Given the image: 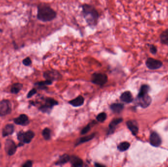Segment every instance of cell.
<instances>
[{
	"label": "cell",
	"mask_w": 168,
	"mask_h": 167,
	"mask_svg": "<svg viewBox=\"0 0 168 167\" xmlns=\"http://www.w3.org/2000/svg\"><path fill=\"white\" fill-rule=\"evenodd\" d=\"M82 8L84 18L87 23L90 26H96L99 17L98 12L96 9L91 5L87 4L83 5Z\"/></svg>",
	"instance_id": "obj_1"
},
{
	"label": "cell",
	"mask_w": 168,
	"mask_h": 167,
	"mask_svg": "<svg viewBox=\"0 0 168 167\" xmlns=\"http://www.w3.org/2000/svg\"><path fill=\"white\" fill-rule=\"evenodd\" d=\"M56 12L46 4H40L37 7V18L40 21L46 22L52 21L56 17Z\"/></svg>",
	"instance_id": "obj_2"
},
{
	"label": "cell",
	"mask_w": 168,
	"mask_h": 167,
	"mask_svg": "<svg viewBox=\"0 0 168 167\" xmlns=\"http://www.w3.org/2000/svg\"><path fill=\"white\" fill-rule=\"evenodd\" d=\"M34 136H35V133L31 130H29L26 132H19L17 134L18 140L20 141L19 146H23L25 143L29 144L30 143Z\"/></svg>",
	"instance_id": "obj_3"
},
{
	"label": "cell",
	"mask_w": 168,
	"mask_h": 167,
	"mask_svg": "<svg viewBox=\"0 0 168 167\" xmlns=\"http://www.w3.org/2000/svg\"><path fill=\"white\" fill-rule=\"evenodd\" d=\"M12 104L8 100L0 101V116H5L11 113Z\"/></svg>",
	"instance_id": "obj_4"
},
{
	"label": "cell",
	"mask_w": 168,
	"mask_h": 167,
	"mask_svg": "<svg viewBox=\"0 0 168 167\" xmlns=\"http://www.w3.org/2000/svg\"><path fill=\"white\" fill-rule=\"evenodd\" d=\"M108 81V77L105 74L102 73H95L92 76V81L94 84L103 86Z\"/></svg>",
	"instance_id": "obj_5"
},
{
	"label": "cell",
	"mask_w": 168,
	"mask_h": 167,
	"mask_svg": "<svg viewBox=\"0 0 168 167\" xmlns=\"http://www.w3.org/2000/svg\"><path fill=\"white\" fill-rule=\"evenodd\" d=\"M146 67L151 70H156L161 68L163 65V62L160 60L149 58L146 61Z\"/></svg>",
	"instance_id": "obj_6"
},
{
	"label": "cell",
	"mask_w": 168,
	"mask_h": 167,
	"mask_svg": "<svg viewBox=\"0 0 168 167\" xmlns=\"http://www.w3.org/2000/svg\"><path fill=\"white\" fill-rule=\"evenodd\" d=\"M17 146L13 141L7 139L5 143V150L8 155H13L17 150Z\"/></svg>",
	"instance_id": "obj_7"
},
{
	"label": "cell",
	"mask_w": 168,
	"mask_h": 167,
	"mask_svg": "<svg viewBox=\"0 0 168 167\" xmlns=\"http://www.w3.org/2000/svg\"><path fill=\"white\" fill-rule=\"evenodd\" d=\"M58 104V102L51 98H47L46 100L45 104L40 108V110L42 112H46L49 109H52L55 105Z\"/></svg>",
	"instance_id": "obj_8"
},
{
	"label": "cell",
	"mask_w": 168,
	"mask_h": 167,
	"mask_svg": "<svg viewBox=\"0 0 168 167\" xmlns=\"http://www.w3.org/2000/svg\"><path fill=\"white\" fill-rule=\"evenodd\" d=\"M138 104L143 107L146 108L150 105L151 102V99L148 95H146L145 96L141 97H138Z\"/></svg>",
	"instance_id": "obj_9"
},
{
	"label": "cell",
	"mask_w": 168,
	"mask_h": 167,
	"mask_svg": "<svg viewBox=\"0 0 168 167\" xmlns=\"http://www.w3.org/2000/svg\"><path fill=\"white\" fill-rule=\"evenodd\" d=\"M150 141L151 145L154 146H159L161 144V139L157 133L153 132L151 134L150 137Z\"/></svg>",
	"instance_id": "obj_10"
},
{
	"label": "cell",
	"mask_w": 168,
	"mask_h": 167,
	"mask_svg": "<svg viewBox=\"0 0 168 167\" xmlns=\"http://www.w3.org/2000/svg\"><path fill=\"white\" fill-rule=\"evenodd\" d=\"M14 122L18 125L25 126L29 124V118L25 114H21L18 117L14 119Z\"/></svg>",
	"instance_id": "obj_11"
},
{
	"label": "cell",
	"mask_w": 168,
	"mask_h": 167,
	"mask_svg": "<svg viewBox=\"0 0 168 167\" xmlns=\"http://www.w3.org/2000/svg\"><path fill=\"white\" fill-rule=\"evenodd\" d=\"M127 124L128 128L131 131L132 134L134 135H137L139 130L137 122L135 121H128L127 123Z\"/></svg>",
	"instance_id": "obj_12"
},
{
	"label": "cell",
	"mask_w": 168,
	"mask_h": 167,
	"mask_svg": "<svg viewBox=\"0 0 168 167\" xmlns=\"http://www.w3.org/2000/svg\"><path fill=\"white\" fill-rule=\"evenodd\" d=\"M160 43L168 46V28L164 30L159 35Z\"/></svg>",
	"instance_id": "obj_13"
},
{
	"label": "cell",
	"mask_w": 168,
	"mask_h": 167,
	"mask_svg": "<svg viewBox=\"0 0 168 167\" xmlns=\"http://www.w3.org/2000/svg\"><path fill=\"white\" fill-rule=\"evenodd\" d=\"M14 131V127L13 124H7L5 126L2 130V135L3 137L12 135Z\"/></svg>",
	"instance_id": "obj_14"
},
{
	"label": "cell",
	"mask_w": 168,
	"mask_h": 167,
	"mask_svg": "<svg viewBox=\"0 0 168 167\" xmlns=\"http://www.w3.org/2000/svg\"><path fill=\"white\" fill-rule=\"evenodd\" d=\"M121 99L122 101L126 103H131L133 101V98L132 94L129 91H126L122 94L121 96Z\"/></svg>",
	"instance_id": "obj_15"
},
{
	"label": "cell",
	"mask_w": 168,
	"mask_h": 167,
	"mask_svg": "<svg viewBox=\"0 0 168 167\" xmlns=\"http://www.w3.org/2000/svg\"><path fill=\"white\" fill-rule=\"evenodd\" d=\"M70 160L73 167H80L83 165V162L82 159L75 156H72L70 157Z\"/></svg>",
	"instance_id": "obj_16"
},
{
	"label": "cell",
	"mask_w": 168,
	"mask_h": 167,
	"mask_svg": "<svg viewBox=\"0 0 168 167\" xmlns=\"http://www.w3.org/2000/svg\"><path fill=\"white\" fill-rule=\"evenodd\" d=\"M84 102V99L82 96H79L75 99L72 100L69 102L71 105L74 107H78L83 105Z\"/></svg>",
	"instance_id": "obj_17"
},
{
	"label": "cell",
	"mask_w": 168,
	"mask_h": 167,
	"mask_svg": "<svg viewBox=\"0 0 168 167\" xmlns=\"http://www.w3.org/2000/svg\"><path fill=\"white\" fill-rule=\"evenodd\" d=\"M124 105L122 104H114L111 105V109L113 112L119 113L123 110Z\"/></svg>",
	"instance_id": "obj_18"
},
{
	"label": "cell",
	"mask_w": 168,
	"mask_h": 167,
	"mask_svg": "<svg viewBox=\"0 0 168 167\" xmlns=\"http://www.w3.org/2000/svg\"><path fill=\"white\" fill-rule=\"evenodd\" d=\"M23 87V85L21 83H16L13 84L11 88V92L12 93L17 94L18 93Z\"/></svg>",
	"instance_id": "obj_19"
},
{
	"label": "cell",
	"mask_w": 168,
	"mask_h": 167,
	"mask_svg": "<svg viewBox=\"0 0 168 167\" xmlns=\"http://www.w3.org/2000/svg\"><path fill=\"white\" fill-rule=\"evenodd\" d=\"M122 120H123V119H122V118H117V119H115L113 120L109 124L110 132H113L116 126H118L119 123H121Z\"/></svg>",
	"instance_id": "obj_20"
},
{
	"label": "cell",
	"mask_w": 168,
	"mask_h": 167,
	"mask_svg": "<svg viewBox=\"0 0 168 167\" xmlns=\"http://www.w3.org/2000/svg\"><path fill=\"white\" fill-rule=\"evenodd\" d=\"M70 160V157L69 155H64L60 157L58 162L56 163V164L58 165H62L67 163Z\"/></svg>",
	"instance_id": "obj_21"
},
{
	"label": "cell",
	"mask_w": 168,
	"mask_h": 167,
	"mask_svg": "<svg viewBox=\"0 0 168 167\" xmlns=\"http://www.w3.org/2000/svg\"><path fill=\"white\" fill-rule=\"evenodd\" d=\"M149 89H150V87L148 86L143 85V86H142L138 97H141V96H145L146 95H147V93L149 91Z\"/></svg>",
	"instance_id": "obj_22"
},
{
	"label": "cell",
	"mask_w": 168,
	"mask_h": 167,
	"mask_svg": "<svg viewBox=\"0 0 168 167\" xmlns=\"http://www.w3.org/2000/svg\"><path fill=\"white\" fill-rule=\"evenodd\" d=\"M130 145L128 142H122L118 146V150L121 151H126L129 148Z\"/></svg>",
	"instance_id": "obj_23"
},
{
	"label": "cell",
	"mask_w": 168,
	"mask_h": 167,
	"mask_svg": "<svg viewBox=\"0 0 168 167\" xmlns=\"http://www.w3.org/2000/svg\"><path fill=\"white\" fill-rule=\"evenodd\" d=\"M95 136L94 134H92L89 136H85V137H82L81 138H80L79 140V142L77 143L76 145H79V144H81V143H85V142H88L89 141L91 140L92 139L94 138V137Z\"/></svg>",
	"instance_id": "obj_24"
},
{
	"label": "cell",
	"mask_w": 168,
	"mask_h": 167,
	"mask_svg": "<svg viewBox=\"0 0 168 167\" xmlns=\"http://www.w3.org/2000/svg\"><path fill=\"white\" fill-rule=\"evenodd\" d=\"M51 130L48 128H45L42 132V135L46 140H48L51 138Z\"/></svg>",
	"instance_id": "obj_25"
},
{
	"label": "cell",
	"mask_w": 168,
	"mask_h": 167,
	"mask_svg": "<svg viewBox=\"0 0 168 167\" xmlns=\"http://www.w3.org/2000/svg\"><path fill=\"white\" fill-rule=\"evenodd\" d=\"M55 74L53 72L47 71L44 73V77L47 80L52 81L54 79Z\"/></svg>",
	"instance_id": "obj_26"
},
{
	"label": "cell",
	"mask_w": 168,
	"mask_h": 167,
	"mask_svg": "<svg viewBox=\"0 0 168 167\" xmlns=\"http://www.w3.org/2000/svg\"><path fill=\"white\" fill-rule=\"evenodd\" d=\"M147 45L149 47L150 53L154 55L156 54L157 52V48L156 45L154 44H147Z\"/></svg>",
	"instance_id": "obj_27"
},
{
	"label": "cell",
	"mask_w": 168,
	"mask_h": 167,
	"mask_svg": "<svg viewBox=\"0 0 168 167\" xmlns=\"http://www.w3.org/2000/svg\"><path fill=\"white\" fill-rule=\"evenodd\" d=\"M106 114L104 112H102V113H100L98 115V116L96 117V119L100 122H103L106 120Z\"/></svg>",
	"instance_id": "obj_28"
},
{
	"label": "cell",
	"mask_w": 168,
	"mask_h": 167,
	"mask_svg": "<svg viewBox=\"0 0 168 167\" xmlns=\"http://www.w3.org/2000/svg\"><path fill=\"white\" fill-rule=\"evenodd\" d=\"M52 83V81H49V80H46L45 81L40 82H37L36 83V86H39L40 87L44 86H46V85H50Z\"/></svg>",
	"instance_id": "obj_29"
},
{
	"label": "cell",
	"mask_w": 168,
	"mask_h": 167,
	"mask_svg": "<svg viewBox=\"0 0 168 167\" xmlns=\"http://www.w3.org/2000/svg\"><path fill=\"white\" fill-rule=\"evenodd\" d=\"M91 128V126L90 124H89L87 125L86 127H85L82 130L81 134H85L87 133L88 132H89V130Z\"/></svg>",
	"instance_id": "obj_30"
},
{
	"label": "cell",
	"mask_w": 168,
	"mask_h": 167,
	"mask_svg": "<svg viewBox=\"0 0 168 167\" xmlns=\"http://www.w3.org/2000/svg\"><path fill=\"white\" fill-rule=\"evenodd\" d=\"M23 64L24 65H25V66H30L31 64V60L30 58H26L25 59H24L23 60Z\"/></svg>",
	"instance_id": "obj_31"
},
{
	"label": "cell",
	"mask_w": 168,
	"mask_h": 167,
	"mask_svg": "<svg viewBox=\"0 0 168 167\" xmlns=\"http://www.w3.org/2000/svg\"><path fill=\"white\" fill-rule=\"evenodd\" d=\"M36 89H33L32 90H31L29 93H28V95H27V98H31L32 96H34V95L36 94Z\"/></svg>",
	"instance_id": "obj_32"
},
{
	"label": "cell",
	"mask_w": 168,
	"mask_h": 167,
	"mask_svg": "<svg viewBox=\"0 0 168 167\" xmlns=\"http://www.w3.org/2000/svg\"><path fill=\"white\" fill-rule=\"evenodd\" d=\"M33 165V162L31 160L27 161L24 165H22L23 167H31Z\"/></svg>",
	"instance_id": "obj_33"
},
{
	"label": "cell",
	"mask_w": 168,
	"mask_h": 167,
	"mask_svg": "<svg viewBox=\"0 0 168 167\" xmlns=\"http://www.w3.org/2000/svg\"><path fill=\"white\" fill-rule=\"evenodd\" d=\"M95 166H98V167H100V166H103L102 165H100V164H95Z\"/></svg>",
	"instance_id": "obj_34"
},
{
	"label": "cell",
	"mask_w": 168,
	"mask_h": 167,
	"mask_svg": "<svg viewBox=\"0 0 168 167\" xmlns=\"http://www.w3.org/2000/svg\"><path fill=\"white\" fill-rule=\"evenodd\" d=\"M1 147V143H0V148Z\"/></svg>",
	"instance_id": "obj_35"
}]
</instances>
